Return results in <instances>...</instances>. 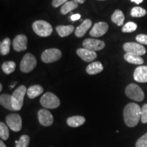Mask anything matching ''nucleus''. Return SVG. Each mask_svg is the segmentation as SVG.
Wrapping results in <instances>:
<instances>
[{
  "mask_svg": "<svg viewBox=\"0 0 147 147\" xmlns=\"http://www.w3.org/2000/svg\"><path fill=\"white\" fill-rule=\"evenodd\" d=\"M67 1H68V0H53L52 5L54 8H58L59 6L63 5Z\"/></svg>",
  "mask_w": 147,
  "mask_h": 147,
  "instance_id": "72a5a7b5",
  "label": "nucleus"
},
{
  "mask_svg": "<svg viewBox=\"0 0 147 147\" xmlns=\"http://www.w3.org/2000/svg\"><path fill=\"white\" fill-rule=\"evenodd\" d=\"M136 147H147V133L138 140L136 143Z\"/></svg>",
  "mask_w": 147,
  "mask_h": 147,
  "instance_id": "7c9ffc66",
  "label": "nucleus"
},
{
  "mask_svg": "<svg viewBox=\"0 0 147 147\" xmlns=\"http://www.w3.org/2000/svg\"><path fill=\"white\" fill-rule=\"evenodd\" d=\"M1 69L5 74H10L15 71L16 63L12 61L4 62L1 65Z\"/></svg>",
  "mask_w": 147,
  "mask_h": 147,
  "instance_id": "393cba45",
  "label": "nucleus"
},
{
  "mask_svg": "<svg viewBox=\"0 0 147 147\" xmlns=\"http://www.w3.org/2000/svg\"><path fill=\"white\" fill-rule=\"evenodd\" d=\"M36 65L37 61L34 55L31 53H27L21 61L20 68L23 73H29L32 71Z\"/></svg>",
  "mask_w": 147,
  "mask_h": 147,
  "instance_id": "423d86ee",
  "label": "nucleus"
},
{
  "mask_svg": "<svg viewBox=\"0 0 147 147\" xmlns=\"http://www.w3.org/2000/svg\"><path fill=\"white\" fill-rule=\"evenodd\" d=\"M99 1H105V0H99Z\"/></svg>",
  "mask_w": 147,
  "mask_h": 147,
  "instance_id": "ea45409f",
  "label": "nucleus"
},
{
  "mask_svg": "<svg viewBox=\"0 0 147 147\" xmlns=\"http://www.w3.org/2000/svg\"><path fill=\"white\" fill-rule=\"evenodd\" d=\"M124 59L128 63L135 64V65H142V63H144V59L140 56L129 54V53H126L124 55Z\"/></svg>",
  "mask_w": 147,
  "mask_h": 147,
  "instance_id": "5701e85b",
  "label": "nucleus"
},
{
  "mask_svg": "<svg viewBox=\"0 0 147 147\" xmlns=\"http://www.w3.org/2000/svg\"><path fill=\"white\" fill-rule=\"evenodd\" d=\"M30 142V138L27 135H22L19 140H16L15 147H27Z\"/></svg>",
  "mask_w": 147,
  "mask_h": 147,
  "instance_id": "cd10ccee",
  "label": "nucleus"
},
{
  "mask_svg": "<svg viewBox=\"0 0 147 147\" xmlns=\"http://www.w3.org/2000/svg\"><path fill=\"white\" fill-rule=\"evenodd\" d=\"M40 104L45 108L55 109L60 106V100L54 93L47 92L42 95L40 99Z\"/></svg>",
  "mask_w": 147,
  "mask_h": 147,
  "instance_id": "20e7f679",
  "label": "nucleus"
},
{
  "mask_svg": "<svg viewBox=\"0 0 147 147\" xmlns=\"http://www.w3.org/2000/svg\"><path fill=\"white\" fill-rule=\"evenodd\" d=\"M27 42H28V40H27V36L25 35L21 34L16 36L12 42L14 50L16 52L25 51L27 49Z\"/></svg>",
  "mask_w": 147,
  "mask_h": 147,
  "instance_id": "ddd939ff",
  "label": "nucleus"
},
{
  "mask_svg": "<svg viewBox=\"0 0 147 147\" xmlns=\"http://www.w3.org/2000/svg\"><path fill=\"white\" fill-rule=\"evenodd\" d=\"M146 14V10L141 7H134L131 10V16L132 17L140 18L144 16Z\"/></svg>",
  "mask_w": 147,
  "mask_h": 147,
  "instance_id": "bb28decb",
  "label": "nucleus"
},
{
  "mask_svg": "<svg viewBox=\"0 0 147 147\" xmlns=\"http://www.w3.org/2000/svg\"><path fill=\"white\" fill-rule=\"evenodd\" d=\"M0 147H7L2 140L0 141Z\"/></svg>",
  "mask_w": 147,
  "mask_h": 147,
  "instance_id": "4c0bfd02",
  "label": "nucleus"
},
{
  "mask_svg": "<svg viewBox=\"0 0 147 147\" xmlns=\"http://www.w3.org/2000/svg\"><path fill=\"white\" fill-rule=\"evenodd\" d=\"M9 130L8 126L4 123H0V138L2 140H7L9 138Z\"/></svg>",
  "mask_w": 147,
  "mask_h": 147,
  "instance_id": "c85d7f7f",
  "label": "nucleus"
},
{
  "mask_svg": "<svg viewBox=\"0 0 147 147\" xmlns=\"http://www.w3.org/2000/svg\"><path fill=\"white\" fill-rule=\"evenodd\" d=\"M62 56L61 51L57 49H49L44 51L41 55L44 63H50L59 60Z\"/></svg>",
  "mask_w": 147,
  "mask_h": 147,
  "instance_id": "0eeeda50",
  "label": "nucleus"
},
{
  "mask_svg": "<svg viewBox=\"0 0 147 147\" xmlns=\"http://www.w3.org/2000/svg\"><path fill=\"white\" fill-rule=\"evenodd\" d=\"M92 25V22L90 19H86L79 25L75 30V35L78 38H82L90 29Z\"/></svg>",
  "mask_w": 147,
  "mask_h": 147,
  "instance_id": "dca6fc26",
  "label": "nucleus"
},
{
  "mask_svg": "<svg viewBox=\"0 0 147 147\" xmlns=\"http://www.w3.org/2000/svg\"><path fill=\"white\" fill-rule=\"evenodd\" d=\"M0 104L5 109L11 110V111L14 110L13 107H12V95L8 94H1L0 96Z\"/></svg>",
  "mask_w": 147,
  "mask_h": 147,
  "instance_id": "412c9836",
  "label": "nucleus"
},
{
  "mask_svg": "<svg viewBox=\"0 0 147 147\" xmlns=\"http://www.w3.org/2000/svg\"><path fill=\"white\" fill-rule=\"evenodd\" d=\"M134 78L136 82H147V66L141 65L135 69L134 73Z\"/></svg>",
  "mask_w": 147,
  "mask_h": 147,
  "instance_id": "2eb2a0df",
  "label": "nucleus"
},
{
  "mask_svg": "<svg viewBox=\"0 0 147 147\" xmlns=\"http://www.w3.org/2000/svg\"><path fill=\"white\" fill-rule=\"evenodd\" d=\"M132 2H134L136 3H137V4H139V3H142L143 1V0H131Z\"/></svg>",
  "mask_w": 147,
  "mask_h": 147,
  "instance_id": "c9c22d12",
  "label": "nucleus"
},
{
  "mask_svg": "<svg viewBox=\"0 0 147 147\" xmlns=\"http://www.w3.org/2000/svg\"><path fill=\"white\" fill-rule=\"evenodd\" d=\"M70 18L71 20L72 21H77V20L80 19V15L79 14H72L70 16Z\"/></svg>",
  "mask_w": 147,
  "mask_h": 147,
  "instance_id": "f704fd0d",
  "label": "nucleus"
},
{
  "mask_svg": "<svg viewBox=\"0 0 147 147\" xmlns=\"http://www.w3.org/2000/svg\"><path fill=\"white\" fill-rule=\"evenodd\" d=\"M138 28V25L136 23L134 22H128L125 24L122 28V32L123 33H131L135 32Z\"/></svg>",
  "mask_w": 147,
  "mask_h": 147,
  "instance_id": "c756f323",
  "label": "nucleus"
},
{
  "mask_svg": "<svg viewBox=\"0 0 147 147\" xmlns=\"http://www.w3.org/2000/svg\"><path fill=\"white\" fill-rule=\"evenodd\" d=\"M27 90L25 85H21L16 88L12 95V107L14 111H18L23 107L24 97Z\"/></svg>",
  "mask_w": 147,
  "mask_h": 147,
  "instance_id": "f03ea898",
  "label": "nucleus"
},
{
  "mask_svg": "<svg viewBox=\"0 0 147 147\" xmlns=\"http://www.w3.org/2000/svg\"><path fill=\"white\" fill-rule=\"evenodd\" d=\"M84 49H89L92 51H98L102 50L105 47V43L102 40H99L93 38H87L83 41L82 43Z\"/></svg>",
  "mask_w": 147,
  "mask_h": 147,
  "instance_id": "9d476101",
  "label": "nucleus"
},
{
  "mask_svg": "<svg viewBox=\"0 0 147 147\" xmlns=\"http://www.w3.org/2000/svg\"><path fill=\"white\" fill-rule=\"evenodd\" d=\"M73 1H74L75 2L78 3H83L85 1V0H73Z\"/></svg>",
  "mask_w": 147,
  "mask_h": 147,
  "instance_id": "e433bc0d",
  "label": "nucleus"
},
{
  "mask_svg": "<svg viewBox=\"0 0 147 147\" xmlns=\"http://www.w3.org/2000/svg\"><path fill=\"white\" fill-rule=\"evenodd\" d=\"M136 41L140 45H147V35L139 34L136 38Z\"/></svg>",
  "mask_w": 147,
  "mask_h": 147,
  "instance_id": "473e14b6",
  "label": "nucleus"
},
{
  "mask_svg": "<svg viewBox=\"0 0 147 147\" xmlns=\"http://www.w3.org/2000/svg\"><path fill=\"white\" fill-rule=\"evenodd\" d=\"M2 91V84H0V91Z\"/></svg>",
  "mask_w": 147,
  "mask_h": 147,
  "instance_id": "58836bf2",
  "label": "nucleus"
},
{
  "mask_svg": "<svg viewBox=\"0 0 147 147\" xmlns=\"http://www.w3.org/2000/svg\"><path fill=\"white\" fill-rule=\"evenodd\" d=\"M111 21L118 26L123 25L125 16L123 12L120 10H116L111 16Z\"/></svg>",
  "mask_w": 147,
  "mask_h": 147,
  "instance_id": "4be33fe9",
  "label": "nucleus"
},
{
  "mask_svg": "<svg viewBox=\"0 0 147 147\" xmlns=\"http://www.w3.org/2000/svg\"><path fill=\"white\" fill-rule=\"evenodd\" d=\"M141 121L142 123H147V104H145L141 108Z\"/></svg>",
  "mask_w": 147,
  "mask_h": 147,
  "instance_id": "2f4dec72",
  "label": "nucleus"
},
{
  "mask_svg": "<svg viewBox=\"0 0 147 147\" xmlns=\"http://www.w3.org/2000/svg\"><path fill=\"white\" fill-rule=\"evenodd\" d=\"M125 123L129 127H134L141 119V108L136 103H129L123 110Z\"/></svg>",
  "mask_w": 147,
  "mask_h": 147,
  "instance_id": "f257e3e1",
  "label": "nucleus"
},
{
  "mask_svg": "<svg viewBox=\"0 0 147 147\" xmlns=\"http://www.w3.org/2000/svg\"><path fill=\"white\" fill-rule=\"evenodd\" d=\"M123 49L127 53L142 56L146 54V49L142 45L136 42H127L123 45Z\"/></svg>",
  "mask_w": 147,
  "mask_h": 147,
  "instance_id": "1a4fd4ad",
  "label": "nucleus"
},
{
  "mask_svg": "<svg viewBox=\"0 0 147 147\" xmlns=\"http://www.w3.org/2000/svg\"><path fill=\"white\" fill-rule=\"evenodd\" d=\"M11 40L10 38H5L0 44V52L2 55H8L10 52Z\"/></svg>",
  "mask_w": 147,
  "mask_h": 147,
  "instance_id": "a878e982",
  "label": "nucleus"
},
{
  "mask_svg": "<svg viewBox=\"0 0 147 147\" xmlns=\"http://www.w3.org/2000/svg\"><path fill=\"white\" fill-rule=\"evenodd\" d=\"M56 30L59 36L61 38L68 36L69 35L72 34L74 31V27L73 25H59L56 27Z\"/></svg>",
  "mask_w": 147,
  "mask_h": 147,
  "instance_id": "6ab92c4d",
  "label": "nucleus"
},
{
  "mask_svg": "<svg viewBox=\"0 0 147 147\" xmlns=\"http://www.w3.org/2000/svg\"><path fill=\"white\" fill-rule=\"evenodd\" d=\"M7 125L14 131H21L22 128V118L18 114L12 113L7 115L5 118Z\"/></svg>",
  "mask_w": 147,
  "mask_h": 147,
  "instance_id": "6e6552de",
  "label": "nucleus"
},
{
  "mask_svg": "<svg viewBox=\"0 0 147 147\" xmlns=\"http://www.w3.org/2000/svg\"><path fill=\"white\" fill-rule=\"evenodd\" d=\"M44 89L43 87L39 85V84H36V85L31 86L30 87L27 89V94L30 99H34L38 97L43 93Z\"/></svg>",
  "mask_w": 147,
  "mask_h": 147,
  "instance_id": "aec40b11",
  "label": "nucleus"
},
{
  "mask_svg": "<svg viewBox=\"0 0 147 147\" xmlns=\"http://www.w3.org/2000/svg\"><path fill=\"white\" fill-rule=\"evenodd\" d=\"M127 97L136 102H142L144 98V93L142 89L136 84H128L125 89Z\"/></svg>",
  "mask_w": 147,
  "mask_h": 147,
  "instance_id": "39448f33",
  "label": "nucleus"
},
{
  "mask_svg": "<svg viewBox=\"0 0 147 147\" xmlns=\"http://www.w3.org/2000/svg\"><path fill=\"white\" fill-rule=\"evenodd\" d=\"M32 28L34 32L40 37H48L53 33L52 25L42 20L35 21L32 25Z\"/></svg>",
  "mask_w": 147,
  "mask_h": 147,
  "instance_id": "7ed1b4c3",
  "label": "nucleus"
},
{
  "mask_svg": "<svg viewBox=\"0 0 147 147\" xmlns=\"http://www.w3.org/2000/svg\"><path fill=\"white\" fill-rule=\"evenodd\" d=\"M77 55L86 62H91L97 58V53L87 49H78L76 51Z\"/></svg>",
  "mask_w": 147,
  "mask_h": 147,
  "instance_id": "4468645a",
  "label": "nucleus"
},
{
  "mask_svg": "<svg viewBox=\"0 0 147 147\" xmlns=\"http://www.w3.org/2000/svg\"><path fill=\"white\" fill-rule=\"evenodd\" d=\"M38 118L42 125L49 127L53 123V117L47 109H41L38 113Z\"/></svg>",
  "mask_w": 147,
  "mask_h": 147,
  "instance_id": "f8f14e48",
  "label": "nucleus"
},
{
  "mask_svg": "<svg viewBox=\"0 0 147 147\" xmlns=\"http://www.w3.org/2000/svg\"><path fill=\"white\" fill-rule=\"evenodd\" d=\"M78 3L75 2L74 1H68L67 2L64 3L61 8V13L63 15H65L68 12H71V10H75V9L78 8Z\"/></svg>",
  "mask_w": 147,
  "mask_h": 147,
  "instance_id": "b1692460",
  "label": "nucleus"
},
{
  "mask_svg": "<svg viewBox=\"0 0 147 147\" xmlns=\"http://www.w3.org/2000/svg\"><path fill=\"white\" fill-rule=\"evenodd\" d=\"M109 26L105 22H98L95 23L90 31V35L95 38H98L104 36L108 32Z\"/></svg>",
  "mask_w": 147,
  "mask_h": 147,
  "instance_id": "9b49d317",
  "label": "nucleus"
},
{
  "mask_svg": "<svg viewBox=\"0 0 147 147\" xmlns=\"http://www.w3.org/2000/svg\"><path fill=\"white\" fill-rule=\"evenodd\" d=\"M86 119L82 116H73L67 119V124L71 127H78L85 123Z\"/></svg>",
  "mask_w": 147,
  "mask_h": 147,
  "instance_id": "f3484780",
  "label": "nucleus"
},
{
  "mask_svg": "<svg viewBox=\"0 0 147 147\" xmlns=\"http://www.w3.org/2000/svg\"><path fill=\"white\" fill-rule=\"evenodd\" d=\"M104 69L102 64L100 61H95L90 63L86 68V71L90 75H95L102 72Z\"/></svg>",
  "mask_w": 147,
  "mask_h": 147,
  "instance_id": "a211bd4d",
  "label": "nucleus"
}]
</instances>
